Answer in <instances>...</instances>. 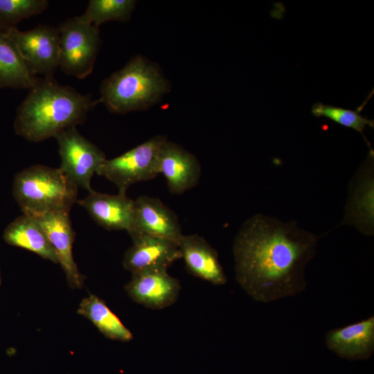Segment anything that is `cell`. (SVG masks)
<instances>
[{"label":"cell","instance_id":"3","mask_svg":"<svg viewBox=\"0 0 374 374\" xmlns=\"http://www.w3.org/2000/svg\"><path fill=\"white\" fill-rule=\"evenodd\" d=\"M170 91V82L159 66L136 55L103 81L98 102L111 112L123 114L149 109Z\"/></svg>","mask_w":374,"mask_h":374},{"label":"cell","instance_id":"5","mask_svg":"<svg viewBox=\"0 0 374 374\" xmlns=\"http://www.w3.org/2000/svg\"><path fill=\"white\" fill-rule=\"evenodd\" d=\"M58 30L59 66L67 75L86 78L93 69L101 44L98 28L78 16L66 20Z\"/></svg>","mask_w":374,"mask_h":374},{"label":"cell","instance_id":"17","mask_svg":"<svg viewBox=\"0 0 374 374\" xmlns=\"http://www.w3.org/2000/svg\"><path fill=\"white\" fill-rule=\"evenodd\" d=\"M325 343L329 350L344 358L369 357L374 351V316L329 330Z\"/></svg>","mask_w":374,"mask_h":374},{"label":"cell","instance_id":"8","mask_svg":"<svg viewBox=\"0 0 374 374\" xmlns=\"http://www.w3.org/2000/svg\"><path fill=\"white\" fill-rule=\"evenodd\" d=\"M33 73L52 79L59 67L60 33L58 28L39 25L21 31L17 27L6 31Z\"/></svg>","mask_w":374,"mask_h":374},{"label":"cell","instance_id":"11","mask_svg":"<svg viewBox=\"0 0 374 374\" xmlns=\"http://www.w3.org/2000/svg\"><path fill=\"white\" fill-rule=\"evenodd\" d=\"M125 290L134 302L149 309L161 310L177 301L181 285L168 270L155 269L132 274Z\"/></svg>","mask_w":374,"mask_h":374},{"label":"cell","instance_id":"4","mask_svg":"<svg viewBox=\"0 0 374 374\" xmlns=\"http://www.w3.org/2000/svg\"><path fill=\"white\" fill-rule=\"evenodd\" d=\"M78 188L60 168L34 165L16 174L12 193L23 214L37 218L70 212L78 201Z\"/></svg>","mask_w":374,"mask_h":374},{"label":"cell","instance_id":"18","mask_svg":"<svg viewBox=\"0 0 374 374\" xmlns=\"http://www.w3.org/2000/svg\"><path fill=\"white\" fill-rule=\"evenodd\" d=\"M3 239L9 244L32 251L59 263L57 254L37 218L23 214L5 229Z\"/></svg>","mask_w":374,"mask_h":374},{"label":"cell","instance_id":"16","mask_svg":"<svg viewBox=\"0 0 374 374\" xmlns=\"http://www.w3.org/2000/svg\"><path fill=\"white\" fill-rule=\"evenodd\" d=\"M77 202L105 229L127 232L130 229L134 200L126 195H109L92 190Z\"/></svg>","mask_w":374,"mask_h":374},{"label":"cell","instance_id":"24","mask_svg":"<svg viewBox=\"0 0 374 374\" xmlns=\"http://www.w3.org/2000/svg\"><path fill=\"white\" fill-rule=\"evenodd\" d=\"M0 283H1V278H0Z\"/></svg>","mask_w":374,"mask_h":374},{"label":"cell","instance_id":"22","mask_svg":"<svg viewBox=\"0 0 374 374\" xmlns=\"http://www.w3.org/2000/svg\"><path fill=\"white\" fill-rule=\"evenodd\" d=\"M48 5L46 0H0V30L17 27L21 20L42 13Z\"/></svg>","mask_w":374,"mask_h":374},{"label":"cell","instance_id":"21","mask_svg":"<svg viewBox=\"0 0 374 374\" xmlns=\"http://www.w3.org/2000/svg\"><path fill=\"white\" fill-rule=\"evenodd\" d=\"M136 3L134 0H91L80 17L96 28L109 21H126L130 19Z\"/></svg>","mask_w":374,"mask_h":374},{"label":"cell","instance_id":"14","mask_svg":"<svg viewBox=\"0 0 374 374\" xmlns=\"http://www.w3.org/2000/svg\"><path fill=\"white\" fill-rule=\"evenodd\" d=\"M37 219L57 254L59 264L66 274L69 284L71 287H81L84 276L80 272L73 256L75 232L72 228L69 212L51 213Z\"/></svg>","mask_w":374,"mask_h":374},{"label":"cell","instance_id":"7","mask_svg":"<svg viewBox=\"0 0 374 374\" xmlns=\"http://www.w3.org/2000/svg\"><path fill=\"white\" fill-rule=\"evenodd\" d=\"M55 138L61 158V170L78 187L91 191V179L107 159L104 152L84 138L75 127L60 132Z\"/></svg>","mask_w":374,"mask_h":374},{"label":"cell","instance_id":"10","mask_svg":"<svg viewBox=\"0 0 374 374\" xmlns=\"http://www.w3.org/2000/svg\"><path fill=\"white\" fill-rule=\"evenodd\" d=\"M127 233L149 235L175 242L182 235L181 226L176 213L159 199L141 195L134 202L131 225Z\"/></svg>","mask_w":374,"mask_h":374},{"label":"cell","instance_id":"6","mask_svg":"<svg viewBox=\"0 0 374 374\" xmlns=\"http://www.w3.org/2000/svg\"><path fill=\"white\" fill-rule=\"evenodd\" d=\"M166 140L164 136H155L118 157L106 159L96 174L114 183L118 193L126 195L132 185L158 175L157 159Z\"/></svg>","mask_w":374,"mask_h":374},{"label":"cell","instance_id":"15","mask_svg":"<svg viewBox=\"0 0 374 374\" xmlns=\"http://www.w3.org/2000/svg\"><path fill=\"white\" fill-rule=\"evenodd\" d=\"M187 270L193 276L214 285L227 282L217 251L198 234L184 235L178 242Z\"/></svg>","mask_w":374,"mask_h":374},{"label":"cell","instance_id":"12","mask_svg":"<svg viewBox=\"0 0 374 374\" xmlns=\"http://www.w3.org/2000/svg\"><path fill=\"white\" fill-rule=\"evenodd\" d=\"M157 173L163 175L170 193L181 195L197 185L201 166L197 157L179 145L167 139L157 159Z\"/></svg>","mask_w":374,"mask_h":374},{"label":"cell","instance_id":"19","mask_svg":"<svg viewBox=\"0 0 374 374\" xmlns=\"http://www.w3.org/2000/svg\"><path fill=\"white\" fill-rule=\"evenodd\" d=\"M38 79L13 42L0 30V88L30 89Z\"/></svg>","mask_w":374,"mask_h":374},{"label":"cell","instance_id":"23","mask_svg":"<svg viewBox=\"0 0 374 374\" xmlns=\"http://www.w3.org/2000/svg\"><path fill=\"white\" fill-rule=\"evenodd\" d=\"M358 108L357 111H354L322 103H315L312 107L311 112L316 117H326L340 125L352 128L364 137L363 131L366 126L373 127L374 121L362 116L359 113V107Z\"/></svg>","mask_w":374,"mask_h":374},{"label":"cell","instance_id":"1","mask_svg":"<svg viewBox=\"0 0 374 374\" xmlns=\"http://www.w3.org/2000/svg\"><path fill=\"white\" fill-rule=\"evenodd\" d=\"M319 237L295 221L256 214L242 224L233 242L235 279L258 302L270 303L303 292L305 270Z\"/></svg>","mask_w":374,"mask_h":374},{"label":"cell","instance_id":"2","mask_svg":"<svg viewBox=\"0 0 374 374\" xmlns=\"http://www.w3.org/2000/svg\"><path fill=\"white\" fill-rule=\"evenodd\" d=\"M98 103L90 95L59 84L53 78H39L17 108L15 132L30 142L55 137L82 124Z\"/></svg>","mask_w":374,"mask_h":374},{"label":"cell","instance_id":"13","mask_svg":"<svg viewBox=\"0 0 374 374\" xmlns=\"http://www.w3.org/2000/svg\"><path fill=\"white\" fill-rule=\"evenodd\" d=\"M132 245L125 253L123 265L132 274L165 269L181 258L177 242L149 235L131 237Z\"/></svg>","mask_w":374,"mask_h":374},{"label":"cell","instance_id":"9","mask_svg":"<svg viewBox=\"0 0 374 374\" xmlns=\"http://www.w3.org/2000/svg\"><path fill=\"white\" fill-rule=\"evenodd\" d=\"M374 154L370 149L349 185L345 215L340 224L355 226L366 235L374 233Z\"/></svg>","mask_w":374,"mask_h":374},{"label":"cell","instance_id":"20","mask_svg":"<svg viewBox=\"0 0 374 374\" xmlns=\"http://www.w3.org/2000/svg\"><path fill=\"white\" fill-rule=\"evenodd\" d=\"M78 312L90 320L107 338L127 342L133 335L120 319L98 296L91 294L80 302Z\"/></svg>","mask_w":374,"mask_h":374}]
</instances>
